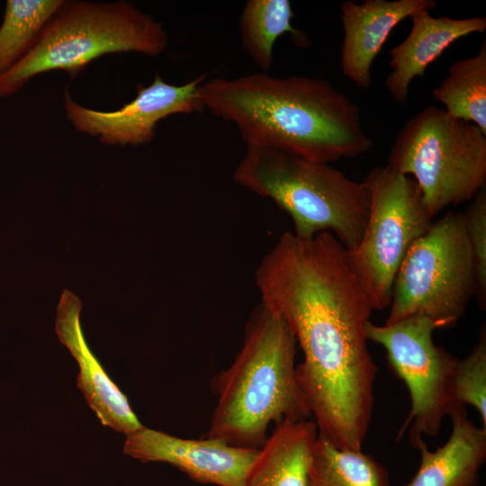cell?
Returning a JSON list of instances; mask_svg holds the SVG:
<instances>
[{
    "mask_svg": "<svg viewBox=\"0 0 486 486\" xmlns=\"http://www.w3.org/2000/svg\"><path fill=\"white\" fill-rule=\"evenodd\" d=\"M255 280L260 302L284 319L303 352L296 377L319 435L361 451L377 374L365 334L374 310L346 249L328 231L310 238L285 231Z\"/></svg>",
    "mask_w": 486,
    "mask_h": 486,
    "instance_id": "obj_1",
    "label": "cell"
},
{
    "mask_svg": "<svg viewBox=\"0 0 486 486\" xmlns=\"http://www.w3.org/2000/svg\"><path fill=\"white\" fill-rule=\"evenodd\" d=\"M204 108L233 122L247 145L332 163L361 156L374 142L358 106L324 79L263 73L202 83Z\"/></svg>",
    "mask_w": 486,
    "mask_h": 486,
    "instance_id": "obj_2",
    "label": "cell"
},
{
    "mask_svg": "<svg viewBox=\"0 0 486 486\" xmlns=\"http://www.w3.org/2000/svg\"><path fill=\"white\" fill-rule=\"evenodd\" d=\"M295 337L261 302L248 320L233 362L212 380L217 403L204 437L260 448L270 424L311 416L296 377Z\"/></svg>",
    "mask_w": 486,
    "mask_h": 486,
    "instance_id": "obj_3",
    "label": "cell"
},
{
    "mask_svg": "<svg viewBox=\"0 0 486 486\" xmlns=\"http://www.w3.org/2000/svg\"><path fill=\"white\" fill-rule=\"evenodd\" d=\"M233 178L284 210L297 237L310 238L328 231L346 250L358 246L369 215L370 191L364 182L350 179L330 164L247 145Z\"/></svg>",
    "mask_w": 486,
    "mask_h": 486,
    "instance_id": "obj_4",
    "label": "cell"
},
{
    "mask_svg": "<svg viewBox=\"0 0 486 486\" xmlns=\"http://www.w3.org/2000/svg\"><path fill=\"white\" fill-rule=\"evenodd\" d=\"M167 44L163 24L132 3L63 0L33 48L0 76V98L42 73L62 70L76 77L101 56L136 52L155 57Z\"/></svg>",
    "mask_w": 486,
    "mask_h": 486,
    "instance_id": "obj_5",
    "label": "cell"
},
{
    "mask_svg": "<svg viewBox=\"0 0 486 486\" xmlns=\"http://www.w3.org/2000/svg\"><path fill=\"white\" fill-rule=\"evenodd\" d=\"M387 165L414 177L434 219L485 188L486 133L472 122L428 105L399 130Z\"/></svg>",
    "mask_w": 486,
    "mask_h": 486,
    "instance_id": "obj_6",
    "label": "cell"
},
{
    "mask_svg": "<svg viewBox=\"0 0 486 486\" xmlns=\"http://www.w3.org/2000/svg\"><path fill=\"white\" fill-rule=\"evenodd\" d=\"M477 292L464 212L449 211L410 247L396 274L385 324L420 315L453 327Z\"/></svg>",
    "mask_w": 486,
    "mask_h": 486,
    "instance_id": "obj_7",
    "label": "cell"
},
{
    "mask_svg": "<svg viewBox=\"0 0 486 486\" xmlns=\"http://www.w3.org/2000/svg\"><path fill=\"white\" fill-rule=\"evenodd\" d=\"M363 182L371 194L369 215L358 246L346 254L374 310H378L389 307L402 260L434 220L410 176L386 165L372 168Z\"/></svg>",
    "mask_w": 486,
    "mask_h": 486,
    "instance_id": "obj_8",
    "label": "cell"
},
{
    "mask_svg": "<svg viewBox=\"0 0 486 486\" xmlns=\"http://www.w3.org/2000/svg\"><path fill=\"white\" fill-rule=\"evenodd\" d=\"M435 323L420 315L365 326L367 339L386 350L389 364L408 388L410 411L400 433L410 427L412 445L423 435L436 436L454 406L451 381L458 358L435 345Z\"/></svg>",
    "mask_w": 486,
    "mask_h": 486,
    "instance_id": "obj_9",
    "label": "cell"
},
{
    "mask_svg": "<svg viewBox=\"0 0 486 486\" xmlns=\"http://www.w3.org/2000/svg\"><path fill=\"white\" fill-rule=\"evenodd\" d=\"M205 76L175 86L156 74L148 86H137L136 97L118 110L98 111L76 103L66 89L64 110L68 121L79 132L98 138L109 146H138L152 140L159 121L177 113L202 112L199 87Z\"/></svg>",
    "mask_w": 486,
    "mask_h": 486,
    "instance_id": "obj_10",
    "label": "cell"
},
{
    "mask_svg": "<svg viewBox=\"0 0 486 486\" xmlns=\"http://www.w3.org/2000/svg\"><path fill=\"white\" fill-rule=\"evenodd\" d=\"M259 448L230 446L202 437L180 438L146 427L126 436L124 454L141 462H165L194 482L242 486Z\"/></svg>",
    "mask_w": 486,
    "mask_h": 486,
    "instance_id": "obj_11",
    "label": "cell"
},
{
    "mask_svg": "<svg viewBox=\"0 0 486 486\" xmlns=\"http://www.w3.org/2000/svg\"><path fill=\"white\" fill-rule=\"evenodd\" d=\"M81 309L80 299L70 291L64 290L57 310L56 333L78 364L76 386L90 409L104 426L127 436L143 425L132 410L127 396L108 376L88 347L80 325Z\"/></svg>",
    "mask_w": 486,
    "mask_h": 486,
    "instance_id": "obj_12",
    "label": "cell"
},
{
    "mask_svg": "<svg viewBox=\"0 0 486 486\" xmlns=\"http://www.w3.org/2000/svg\"><path fill=\"white\" fill-rule=\"evenodd\" d=\"M434 0L345 1L340 6L344 31L340 64L343 74L362 88L371 85V68L392 31L420 11L436 7Z\"/></svg>",
    "mask_w": 486,
    "mask_h": 486,
    "instance_id": "obj_13",
    "label": "cell"
},
{
    "mask_svg": "<svg viewBox=\"0 0 486 486\" xmlns=\"http://www.w3.org/2000/svg\"><path fill=\"white\" fill-rule=\"evenodd\" d=\"M410 19L412 26L408 36L388 52L392 70L385 79V86L400 104L408 99L412 80L422 77L428 67L454 42L486 30V17H434L430 11L424 10L414 14Z\"/></svg>",
    "mask_w": 486,
    "mask_h": 486,
    "instance_id": "obj_14",
    "label": "cell"
},
{
    "mask_svg": "<svg viewBox=\"0 0 486 486\" xmlns=\"http://www.w3.org/2000/svg\"><path fill=\"white\" fill-rule=\"evenodd\" d=\"M448 416L452 431L443 446L431 452L422 438L412 445L419 449L421 461L405 486H478L486 459V429L468 418L464 406L454 405Z\"/></svg>",
    "mask_w": 486,
    "mask_h": 486,
    "instance_id": "obj_15",
    "label": "cell"
},
{
    "mask_svg": "<svg viewBox=\"0 0 486 486\" xmlns=\"http://www.w3.org/2000/svg\"><path fill=\"white\" fill-rule=\"evenodd\" d=\"M319 436L311 420H284L259 448L242 486H307Z\"/></svg>",
    "mask_w": 486,
    "mask_h": 486,
    "instance_id": "obj_16",
    "label": "cell"
},
{
    "mask_svg": "<svg viewBox=\"0 0 486 486\" xmlns=\"http://www.w3.org/2000/svg\"><path fill=\"white\" fill-rule=\"evenodd\" d=\"M294 13L289 0H248L239 20L243 48L262 69L268 70L273 62L276 40L290 33L294 44L306 47L307 35L293 28Z\"/></svg>",
    "mask_w": 486,
    "mask_h": 486,
    "instance_id": "obj_17",
    "label": "cell"
},
{
    "mask_svg": "<svg viewBox=\"0 0 486 486\" xmlns=\"http://www.w3.org/2000/svg\"><path fill=\"white\" fill-rule=\"evenodd\" d=\"M432 94L450 115L472 122L486 133V41L476 55L453 62Z\"/></svg>",
    "mask_w": 486,
    "mask_h": 486,
    "instance_id": "obj_18",
    "label": "cell"
},
{
    "mask_svg": "<svg viewBox=\"0 0 486 486\" xmlns=\"http://www.w3.org/2000/svg\"><path fill=\"white\" fill-rule=\"evenodd\" d=\"M307 486H390V481L386 469L372 456L338 448L319 435Z\"/></svg>",
    "mask_w": 486,
    "mask_h": 486,
    "instance_id": "obj_19",
    "label": "cell"
},
{
    "mask_svg": "<svg viewBox=\"0 0 486 486\" xmlns=\"http://www.w3.org/2000/svg\"><path fill=\"white\" fill-rule=\"evenodd\" d=\"M63 0H7L0 26V76L35 45Z\"/></svg>",
    "mask_w": 486,
    "mask_h": 486,
    "instance_id": "obj_20",
    "label": "cell"
},
{
    "mask_svg": "<svg viewBox=\"0 0 486 486\" xmlns=\"http://www.w3.org/2000/svg\"><path fill=\"white\" fill-rule=\"evenodd\" d=\"M454 405L469 404L478 410L482 428L486 429V331L481 329L471 352L458 359L452 381Z\"/></svg>",
    "mask_w": 486,
    "mask_h": 486,
    "instance_id": "obj_21",
    "label": "cell"
},
{
    "mask_svg": "<svg viewBox=\"0 0 486 486\" xmlns=\"http://www.w3.org/2000/svg\"><path fill=\"white\" fill-rule=\"evenodd\" d=\"M464 212L477 276L476 298L482 308L486 302V190H480Z\"/></svg>",
    "mask_w": 486,
    "mask_h": 486,
    "instance_id": "obj_22",
    "label": "cell"
}]
</instances>
